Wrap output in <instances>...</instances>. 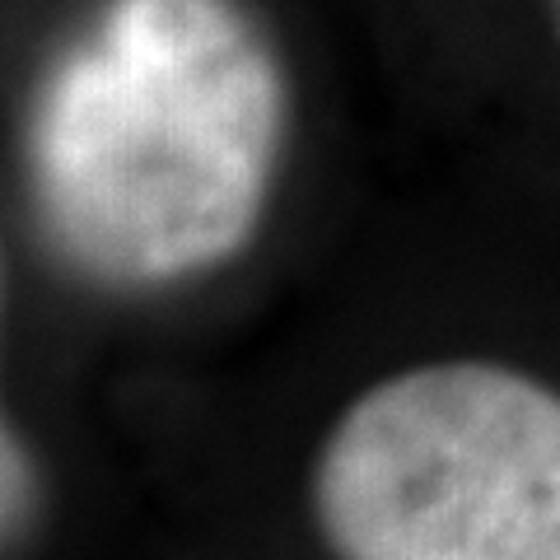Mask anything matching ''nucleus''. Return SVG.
Wrapping results in <instances>:
<instances>
[{
	"label": "nucleus",
	"instance_id": "1",
	"mask_svg": "<svg viewBox=\"0 0 560 560\" xmlns=\"http://www.w3.org/2000/svg\"><path fill=\"white\" fill-rule=\"evenodd\" d=\"M280 140L271 57L220 0H117L51 70L33 178L61 253L164 285L253 234Z\"/></svg>",
	"mask_w": 560,
	"mask_h": 560
},
{
	"label": "nucleus",
	"instance_id": "2",
	"mask_svg": "<svg viewBox=\"0 0 560 560\" xmlns=\"http://www.w3.org/2000/svg\"><path fill=\"white\" fill-rule=\"evenodd\" d=\"M341 560H560V393L490 360L360 393L313 467Z\"/></svg>",
	"mask_w": 560,
	"mask_h": 560
},
{
	"label": "nucleus",
	"instance_id": "3",
	"mask_svg": "<svg viewBox=\"0 0 560 560\" xmlns=\"http://www.w3.org/2000/svg\"><path fill=\"white\" fill-rule=\"evenodd\" d=\"M33 504V467L24 458V448L14 444V434H5V528L14 533V518H24Z\"/></svg>",
	"mask_w": 560,
	"mask_h": 560
},
{
	"label": "nucleus",
	"instance_id": "4",
	"mask_svg": "<svg viewBox=\"0 0 560 560\" xmlns=\"http://www.w3.org/2000/svg\"><path fill=\"white\" fill-rule=\"evenodd\" d=\"M537 10H541V24H547L556 51H560V0H537Z\"/></svg>",
	"mask_w": 560,
	"mask_h": 560
}]
</instances>
